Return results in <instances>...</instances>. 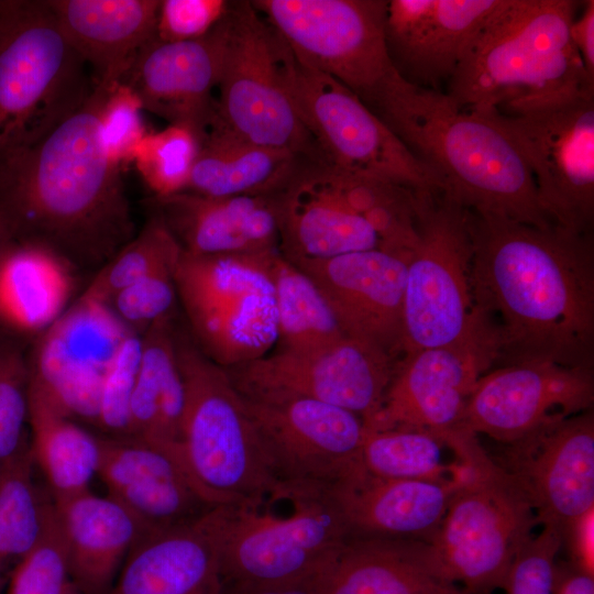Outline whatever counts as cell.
Masks as SVG:
<instances>
[{
	"label": "cell",
	"mask_w": 594,
	"mask_h": 594,
	"mask_svg": "<svg viewBox=\"0 0 594 594\" xmlns=\"http://www.w3.org/2000/svg\"><path fill=\"white\" fill-rule=\"evenodd\" d=\"M475 308L495 327L497 366L549 361L593 369L592 233L471 211Z\"/></svg>",
	"instance_id": "1"
},
{
	"label": "cell",
	"mask_w": 594,
	"mask_h": 594,
	"mask_svg": "<svg viewBox=\"0 0 594 594\" xmlns=\"http://www.w3.org/2000/svg\"><path fill=\"white\" fill-rule=\"evenodd\" d=\"M109 91L94 86L41 141L0 161V215L15 241L45 248L75 270L99 271L135 235L121 167L100 135Z\"/></svg>",
	"instance_id": "2"
},
{
	"label": "cell",
	"mask_w": 594,
	"mask_h": 594,
	"mask_svg": "<svg viewBox=\"0 0 594 594\" xmlns=\"http://www.w3.org/2000/svg\"><path fill=\"white\" fill-rule=\"evenodd\" d=\"M439 179L444 197L476 213L546 228L532 175L510 138L485 114L397 75L370 108Z\"/></svg>",
	"instance_id": "3"
},
{
	"label": "cell",
	"mask_w": 594,
	"mask_h": 594,
	"mask_svg": "<svg viewBox=\"0 0 594 594\" xmlns=\"http://www.w3.org/2000/svg\"><path fill=\"white\" fill-rule=\"evenodd\" d=\"M580 3L501 0L466 45L446 94L475 112L594 94L570 35Z\"/></svg>",
	"instance_id": "4"
},
{
	"label": "cell",
	"mask_w": 594,
	"mask_h": 594,
	"mask_svg": "<svg viewBox=\"0 0 594 594\" xmlns=\"http://www.w3.org/2000/svg\"><path fill=\"white\" fill-rule=\"evenodd\" d=\"M185 387L182 453L196 483L217 505L286 499L294 491L274 474L226 370L207 358L188 328H173Z\"/></svg>",
	"instance_id": "5"
},
{
	"label": "cell",
	"mask_w": 594,
	"mask_h": 594,
	"mask_svg": "<svg viewBox=\"0 0 594 594\" xmlns=\"http://www.w3.org/2000/svg\"><path fill=\"white\" fill-rule=\"evenodd\" d=\"M92 89L47 0H0V161L41 141Z\"/></svg>",
	"instance_id": "6"
},
{
	"label": "cell",
	"mask_w": 594,
	"mask_h": 594,
	"mask_svg": "<svg viewBox=\"0 0 594 594\" xmlns=\"http://www.w3.org/2000/svg\"><path fill=\"white\" fill-rule=\"evenodd\" d=\"M278 251L219 255L180 251L174 282L188 330L201 352L223 369L264 356L277 342L270 264Z\"/></svg>",
	"instance_id": "7"
},
{
	"label": "cell",
	"mask_w": 594,
	"mask_h": 594,
	"mask_svg": "<svg viewBox=\"0 0 594 594\" xmlns=\"http://www.w3.org/2000/svg\"><path fill=\"white\" fill-rule=\"evenodd\" d=\"M223 55L216 122L251 143L323 164L285 87V40L251 1H229L221 20Z\"/></svg>",
	"instance_id": "8"
},
{
	"label": "cell",
	"mask_w": 594,
	"mask_h": 594,
	"mask_svg": "<svg viewBox=\"0 0 594 594\" xmlns=\"http://www.w3.org/2000/svg\"><path fill=\"white\" fill-rule=\"evenodd\" d=\"M290 510L272 501L223 505L220 551L227 586L265 585L311 579L350 538L328 488H298Z\"/></svg>",
	"instance_id": "9"
},
{
	"label": "cell",
	"mask_w": 594,
	"mask_h": 594,
	"mask_svg": "<svg viewBox=\"0 0 594 594\" xmlns=\"http://www.w3.org/2000/svg\"><path fill=\"white\" fill-rule=\"evenodd\" d=\"M282 75L324 165L418 193H442L437 176L375 112L341 82L297 59L286 42Z\"/></svg>",
	"instance_id": "10"
},
{
	"label": "cell",
	"mask_w": 594,
	"mask_h": 594,
	"mask_svg": "<svg viewBox=\"0 0 594 594\" xmlns=\"http://www.w3.org/2000/svg\"><path fill=\"white\" fill-rule=\"evenodd\" d=\"M472 256L471 211L441 194L427 197L407 260L403 356L451 344L477 327Z\"/></svg>",
	"instance_id": "11"
},
{
	"label": "cell",
	"mask_w": 594,
	"mask_h": 594,
	"mask_svg": "<svg viewBox=\"0 0 594 594\" xmlns=\"http://www.w3.org/2000/svg\"><path fill=\"white\" fill-rule=\"evenodd\" d=\"M479 113L488 117L514 142L549 219L571 231L592 233L594 94Z\"/></svg>",
	"instance_id": "12"
},
{
	"label": "cell",
	"mask_w": 594,
	"mask_h": 594,
	"mask_svg": "<svg viewBox=\"0 0 594 594\" xmlns=\"http://www.w3.org/2000/svg\"><path fill=\"white\" fill-rule=\"evenodd\" d=\"M301 63L354 92L369 108L399 75L385 43L387 0H254Z\"/></svg>",
	"instance_id": "13"
},
{
	"label": "cell",
	"mask_w": 594,
	"mask_h": 594,
	"mask_svg": "<svg viewBox=\"0 0 594 594\" xmlns=\"http://www.w3.org/2000/svg\"><path fill=\"white\" fill-rule=\"evenodd\" d=\"M537 524L525 495L493 462L458 490L430 544L448 582L469 594H492L503 590Z\"/></svg>",
	"instance_id": "14"
},
{
	"label": "cell",
	"mask_w": 594,
	"mask_h": 594,
	"mask_svg": "<svg viewBox=\"0 0 594 594\" xmlns=\"http://www.w3.org/2000/svg\"><path fill=\"white\" fill-rule=\"evenodd\" d=\"M276 477L287 486L328 488L363 466L364 421L344 408L288 395H242Z\"/></svg>",
	"instance_id": "15"
},
{
	"label": "cell",
	"mask_w": 594,
	"mask_h": 594,
	"mask_svg": "<svg viewBox=\"0 0 594 594\" xmlns=\"http://www.w3.org/2000/svg\"><path fill=\"white\" fill-rule=\"evenodd\" d=\"M498 359L497 331L483 315L465 338L405 354L365 429L415 428L446 433L462 427L473 388Z\"/></svg>",
	"instance_id": "16"
},
{
	"label": "cell",
	"mask_w": 594,
	"mask_h": 594,
	"mask_svg": "<svg viewBox=\"0 0 594 594\" xmlns=\"http://www.w3.org/2000/svg\"><path fill=\"white\" fill-rule=\"evenodd\" d=\"M397 362L343 338L312 350L277 349L224 369L242 395H288L344 408L369 422L381 407Z\"/></svg>",
	"instance_id": "17"
},
{
	"label": "cell",
	"mask_w": 594,
	"mask_h": 594,
	"mask_svg": "<svg viewBox=\"0 0 594 594\" xmlns=\"http://www.w3.org/2000/svg\"><path fill=\"white\" fill-rule=\"evenodd\" d=\"M130 332L110 304L81 295L38 336L30 382L68 417L97 425L107 371Z\"/></svg>",
	"instance_id": "18"
},
{
	"label": "cell",
	"mask_w": 594,
	"mask_h": 594,
	"mask_svg": "<svg viewBox=\"0 0 594 594\" xmlns=\"http://www.w3.org/2000/svg\"><path fill=\"white\" fill-rule=\"evenodd\" d=\"M504 465L538 522L568 531L594 506V415L550 420L506 443Z\"/></svg>",
	"instance_id": "19"
},
{
	"label": "cell",
	"mask_w": 594,
	"mask_h": 594,
	"mask_svg": "<svg viewBox=\"0 0 594 594\" xmlns=\"http://www.w3.org/2000/svg\"><path fill=\"white\" fill-rule=\"evenodd\" d=\"M593 402V369L549 361L503 365L477 381L463 426L506 444L550 420L590 410Z\"/></svg>",
	"instance_id": "20"
},
{
	"label": "cell",
	"mask_w": 594,
	"mask_h": 594,
	"mask_svg": "<svg viewBox=\"0 0 594 594\" xmlns=\"http://www.w3.org/2000/svg\"><path fill=\"white\" fill-rule=\"evenodd\" d=\"M408 255L372 249L290 262L317 285L346 338L398 363Z\"/></svg>",
	"instance_id": "21"
},
{
	"label": "cell",
	"mask_w": 594,
	"mask_h": 594,
	"mask_svg": "<svg viewBox=\"0 0 594 594\" xmlns=\"http://www.w3.org/2000/svg\"><path fill=\"white\" fill-rule=\"evenodd\" d=\"M222 55L221 21L195 40L163 42L155 36L119 84L139 96L143 110L188 128L201 142L217 117Z\"/></svg>",
	"instance_id": "22"
},
{
	"label": "cell",
	"mask_w": 594,
	"mask_h": 594,
	"mask_svg": "<svg viewBox=\"0 0 594 594\" xmlns=\"http://www.w3.org/2000/svg\"><path fill=\"white\" fill-rule=\"evenodd\" d=\"M98 439L97 474L108 494L123 504L147 531L189 522L220 506L168 451L131 437Z\"/></svg>",
	"instance_id": "23"
},
{
	"label": "cell",
	"mask_w": 594,
	"mask_h": 594,
	"mask_svg": "<svg viewBox=\"0 0 594 594\" xmlns=\"http://www.w3.org/2000/svg\"><path fill=\"white\" fill-rule=\"evenodd\" d=\"M501 0H388L385 43L406 81L439 90Z\"/></svg>",
	"instance_id": "24"
},
{
	"label": "cell",
	"mask_w": 594,
	"mask_h": 594,
	"mask_svg": "<svg viewBox=\"0 0 594 594\" xmlns=\"http://www.w3.org/2000/svg\"><path fill=\"white\" fill-rule=\"evenodd\" d=\"M222 506L186 524L145 531L106 594H227Z\"/></svg>",
	"instance_id": "25"
},
{
	"label": "cell",
	"mask_w": 594,
	"mask_h": 594,
	"mask_svg": "<svg viewBox=\"0 0 594 594\" xmlns=\"http://www.w3.org/2000/svg\"><path fill=\"white\" fill-rule=\"evenodd\" d=\"M454 481L386 479L356 469L328 487L350 538L430 543L452 497Z\"/></svg>",
	"instance_id": "26"
},
{
	"label": "cell",
	"mask_w": 594,
	"mask_h": 594,
	"mask_svg": "<svg viewBox=\"0 0 594 594\" xmlns=\"http://www.w3.org/2000/svg\"><path fill=\"white\" fill-rule=\"evenodd\" d=\"M277 213L278 249L292 262L381 248L374 229L349 205L324 164L300 168L277 194Z\"/></svg>",
	"instance_id": "27"
},
{
	"label": "cell",
	"mask_w": 594,
	"mask_h": 594,
	"mask_svg": "<svg viewBox=\"0 0 594 594\" xmlns=\"http://www.w3.org/2000/svg\"><path fill=\"white\" fill-rule=\"evenodd\" d=\"M151 210L183 251L197 255L258 254L278 249L277 194L153 196Z\"/></svg>",
	"instance_id": "28"
},
{
	"label": "cell",
	"mask_w": 594,
	"mask_h": 594,
	"mask_svg": "<svg viewBox=\"0 0 594 594\" xmlns=\"http://www.w3.org/2000/svg\"><path fill=\"white\" fill-rule=\"evenodd\" d=\"M161 0H47L57 24L94 86L118 85L142 47L155 37Z\"/></svg>",
	"instance_id": "29"
},
{
	"label": "cell",
	"mask_w": 594,
	"mask_h": 594,
	"mask_svg": "<svg viewBox=\"0 0 594 594\" xmlns=\"http://www.w3.org/2000/svg\"><path fill=\"white\" fill-rule=\"evenodd\" d=\"M70 578L81 594H106L128 553L147 531L119 501L90 490L53 499Z\"/></svg>",
	"instance_id": "30"
},
{
	"label": "cell",
	"mask_w": 594,
	"mask_h": 594,
	"mask_svg": "<svg viewBox=\"0 0 594 594\" xmlns=\"http://www.w3.org/2000/svg\"><path fill=\"white\" fill-rule=\"evenodd\" d=\"M310 581L318 594H430L451 584L430 543L361 537L345 540Z\"/></svg>",
	"instance_id": "31"
},
{
	"label": "cell",
	"mask_w": 594,
	"mask_h": 594,
	"mask_svg": "<svg viewBox=\"0 0 594 594\" xmlns=\"http://www.w3.org/2000/svg\"><path fill=\"white\" fill-rule=\"evenodd\" d=\"M312 163L296 154L261 146L216 121L200 142L185 191L205 196L275 195Z\"/></svg>",
	"instance_id": "32"
},
{
	"label": "cell",
	"mask_w": 594,
	"mask_h": 594,
	"mask_svg": "<svg viewBox=\"0 0 594 594\" xmlns=\"http://www.w3.org/2000/svg\"><path fill=\"white\" fill-rule=\"evenodd\" d=\"M175 319H160L141 334L142 353L127 437L180 454L185 387L174 344Z\"/></svg>",
	"instance_id": "33"
},
{
	"label": "cell",
	"mask_w": 594,
	"mask_h": 594,
	"mask_svg": "<svg viewBox=\"0 0 594 594\" xmlns=\"http://www.w3.org/2000/svg\"><path fill=\"white\" fill-rule=\"evenodd\" d=\"M74 273L56 253L18 242L0 267V323L40 336L67 309Z\"/></svg>",
	"instance_id": "34"
},
{
	"label": "cell",
	"mask_w": 594,
	"mask_h": 594,
	"mask_svg": "<svg viewBox=\"0 0 594 594\" xmlns=\"http://www.w3.org/2000/svg\"><path fill=\"white\" fill-rule=\"evenodd\" d=\"M28 421L31 454L48 483L53 499L89 490L98 472L99 439L68 417L29 382Z\"/></svg>",
	"instance_id": "35"
},
{
	"label": "cell",
	"mask_w": 594,
	"mask_h": 594,
	"mask_svg": "<svg viewBox=\"0 0 594 594\" xmlns=\"http://www.w3.org/2000/svg\"><path fill=\"white\" fill-rule=\"evenodd\" d=\"M361 461L369 473L381 477L455 482L463 457L441 433L365 429Z\"/></svg>",
	"instance_id": "36"
},
{
	"label": "cell",
	"mask_w": 594,
	"mask_h": 594,
	"mask_svg": "<svg viewBox=\"0 0 594 594\" xmlns=\"http://www.w3.org/2000/svg\"><path fill=\"white\" fill-rule=\"evenodd\" d=\"M279 349L312 350L345 338L317 285L279 251L270 264Z\"/></svg>",
	"instance_id": "37"
},
{
	"label": "cell",
	"mask_w": 594,
	"mask_h": 594,
	"mask_svg": "<svg viewBox=\"0 0 594 594\" xmlns=\"http://www.w3.org/2000/svg\"><path fill=\"white\" fill-rule=\"evenodd\" d=\"M328 168L349 205L376 232L380 249L409 253L418 239L421 205L427 196L433 194Z\"/></svg>",
	"instance_id": "38"
},
{
	"label": "cell",
	"mask_w": 594,
	"mask_h": 594,
	"mask_svg": "<svg viewBox=\"0 0 594 594\" xmlns=\"http://www.w3.org/2000/svg\"><path fill=\"white\" fill-rule=\"evenodd\" d=\"M30 446L0 466V592L38 541L47 501L33 480Z\"/></svg>",
	"instance_id": "39"
},
{
	"label": "cell",
	"mask_w": 594,
	"mask_h": 594,
	"mask_svg": "<svg viewBox=\"0 0 594 594\" xmlns=\"http://www.w3.org/2000/svg\"><path fill=\"white\" fill-rule=\"evenodd\" d=\"M180 251L162 218L152 210L142 230L97 272L82 296L110 304L119 292L141 278L175 268Z\"/></svg>",
	"instance_id": "40"
},
{
	"label": "cell",
	"mask_w": 594,
	"mask_h": 594,
	"mask_svg": "<svg viewBox=\"0 0 594 594\" xmlns=\"http://www.w3.org/2000/svg\"><path fill=\"white\" fill-rule=\"evenodd\" d=\"M199 146L191 130L169 124L144 135L133 163L154 196H168L185 191Z\"/></svg>",
	"instance_id": "41"
},
{
	"label": "cell",
	"mask_w": 594,
	"mask_h": 594,
	"mask_svg": "<svg viewBox=\"0 0 594 594\" xmlns=\"http://www.w3.org/2000/svg\"><path fill=\"white\" fill-rule=\"evenodd\" d=\"M72 584L59 522L50 501L41 537L12 570L4 594H67Z\"/></svg>",
	"instance_id": "42"
},
{
	"label": "cell",
	"mask_w": 594,
	"mask_h": 594,
	"mask_svg": "<svg viewBox=\"0 0 594 594\" xmlns=\"http://www.w3.org/2000/svg\"><path fill=\"white\" fill-rule=\"evenodd\" d=\"M29 363L12 340L0 337V466L26 444Z\"/></svg>",
	"instance_id": "43"
},
{
	"label": "cell",
	"mask_w": 594,
	"mask_h": 594,
	"mask_svg": "<svg viewBox=\"0 0 594 594\" xmlns=\"http://www.w3.org/2000/svg\"><path fill=\"white\" fill-rule=\"evenodd\" d=\"M142 353V337L130 332L111 362L102 386L97 425L113 437H127L130 404Z\"/></svg>",
	"instance_id": "44"
},
{
	"label": "cell",
	"mask_w": 594,
	"mask_h": 594,
	"mask_svg": "<svg viewBox=\"0 0 594 594\" xmlns=\"http://www.w3.org/2000/svg\"><path fill=\"white\" fill-rule=\"evenodd\" d=\"M142 110L139 96L124 84L112 87L101 107V141L110 160L120 167L133 163L136 148L147 133Z\"/></svg>",
	"instance_id": "45"
},
{
	"label": "cell",
	"mask_w": 594,
	"mask_h": 594,
	"mask_svg": "<svg viewBox=\"0 0 594 594\" xmlns=\"http://www.w3.org/2000/svg\"><path fill=\"white\" fill-rule=\"evenodd\" d=\"M174 270L145 276L119 292L110 301L118 317L135 333L142 334L153 322L175 316Z\"/></svg>",
	"instance_id": "46"
},
{
	"label": "cell",
	"mask_w": 594,
	"mask_h": 594,
	"mask_svg": "<svg viewBox=\"0 0 594 594\" xmlns=\"http://www.w3.org/2000/svg\"><path fill=\"white\" fill-rule=\"evenodd\" d=\"M563 540V532L551 525L531 536L509 568L503 587L506 594H552L556 557Z\"/></svg>",
	"instance_id": "47"
},
{
	"label": "cell",
	"mask_w": 594,
	"mask_h": 594,
	"mask_svg": "<svg viewBox=\"0 0 594 594\" xmlns=\"http://www.w3.org/2000/svg\"><path fill=\"white\" fill-rule=\"evenodd\" d=\"M229 1L161 0L155 36L163 42L199 38L224 16Z\"/></svg>",
	"instance_id": "48"
},
{
	"label": "cell",
	"mask_w": 594,
	"mask_h": 594,
	"mask_svg": "<svg viewBox=\"0 0 594 594\" xmlns=\"http://www.w3.org/2000/svg\"><path fill=\"white\" fill-rule=\"evenodd\" d=\"M582 4L581 14L572 21L570 35L587 76L594 81V1L587 0Z\"/></svg>",
	"instance_id": "49"
},
{
	"label": "cell",
	"mask_w": 594,
	"mask_h": 594,
	"mask_svg": "<svg viewBox=\"0 0 594 594\" xmlns=\"http://www.w3.org/2000/svg\"><path fill=\"white\" fill-rule=\"evenodd\" d=\"M552 594H594L593 574L574 563L557 564Z\"/></svg>",
	"instance_id": "50"
},
{
	"label": "cell",
	"mask_w": 594,
	"mask_h": 594,
	"mask_svg": "<svg viewBox=\"0 0 594 594\" xmlns=\"http://www.w3.org/2000/svg\"><path fill=\"white\" fill-rule=\"evenodd\" d=\"M227 594H318L309 580L265 585H239L228 587Z\"/></svg>",
	"instance_id": "51"
},
{
	"label": "cell",
	"mask_w": 594,
	"mask_h": 594,
	"mask_svg": "<svg viewBox=\"0 0 594 594\" xmlns=\"http://www.w3.org/2000/svg\"><path fill=\"white\" fill-rule=\"evenodd\" d=\"M16 243L18 242L15 241L8 223L0 215V267L11 249Z\"/></svg>",
	"instance_id": "52"
},
{
	"label": "cell",
	"mask_w": 594,
	"mask_h": 594,
	"mask_svg": "<svg viewBox=\"0 0 594 594\" xmlns=\"http://www.w3.org/2000/svg\"><path fill=\"white\" fill-rule=\"evenodd\" d=\"M430 594H469V593L465 590L458 588V586L451 583V584H446L438 587Z\"/></svg>",
	"instance_id": "53"
},
{
	"label": "cell",
	"mask_w": 594,
	"mask_h": 594,
	"mask_svg": "<svg viewBox=\"0 0 594 594\" xmlns=\"http://www.w3.org/2000/svg\"><path fill=\"white\" fill-rule=\"evenodd\" d=\"M67 594H81V593L77 590V587L73 583L72 586L69 587Z\"/></svg>",
	"instance_id": "54"
}]
</instances>
